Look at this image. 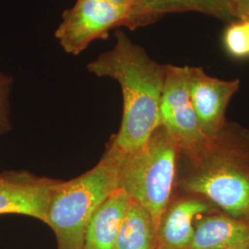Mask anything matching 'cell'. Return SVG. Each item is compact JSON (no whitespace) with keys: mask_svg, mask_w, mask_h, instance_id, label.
Returning a JSON list of instances; mask_svg holds the SVG:
<instances>
[{"mask_svg":"<svg viewBox=\"0 0 249 249\" xmlns=\"http://www.w3.org/2000/svg\"><path fill=\"white\" fill-rule=\"evenodd\" d=\"M240 80H225L209 76L200 67H190L189 96L200 130L209 140L226 124L225 113Z\"/></svg>","mask_w":249,"mask_h":249,"instance_id":"cell-8","label":"cell"},{"mask_svg":"<svg viewBox=\"0 0 249 249\" xmlns=\"http://www.w3.org/2000/svg\"><path fill=\"white\" fill-rule=\"evenodd\" d=\"M190 67L166 65L160 104V125L178 145L181 155L193 153L208 142L200 130L189 96Z\"/></svg>","mask_w":249,"mask_h":249,"instance_id":"cell-6","label":"cell"},{"mask_svg":"<svg viewBox=\"0 0 249 249\" xmlns=\"http://www.w3.org/2000/svg\"><path fill=\"white\" fill-rule=\"evenodd\" d=\"M125 157L112 138L93 168L71 180H60L53 188L45 223L53 230L57 249H83L91 216L119 188Z\"/></svg>","mask_w":249,"mask_h":249,"instance_id":"cell-3","label":"cell"},{"mask_svg":"<svg viewBox=\"0 0 249 249\" xmlns=\"http://www.w3.org/2000/svg\"><path fill=\"white\" fill-rule=\"evenodd\" d=\"M249 249V243H248V244H245V245H241V246L235 247V248H231V249Z\"/></svg>","mask_w":249,"mask_h":249,"instance_id":"cell-18","label":"cell"},{"mask_svg":"<svg viewBox=\"0 0 249 249\" xmlns=\"http://www.w3.org/2000/svg\"><path fill=\"white\" fill-rule=\"evenodd\" d=\"M228 6L233 20L249 21V0H228Z\"/></svg>","mask_w":249,"mask_h":249,"instance_id":"cell-16","label":"cell"},{"mask_svg":"<svg viewBox=\"0 0 249 249\" xmlns=\"http://www.w3.org/2000/svg\"><path fill=\"white\" fill-rule=\"evenodd\" d=\"M12 87V77L0 71V136L8 133L12 127L10 105Z\"/></svg>","mask_w":249,"mask_h":249,"instance_id":"cell-15","label":"cell"},{"mask_svg":"<svg viewBox=\"0 0 249 249\" xmlns=\"http://www.w3.org/2000/svg\"><path fill=\"white\" fill-rule=\"evenodd\" d=\"M216 207L200 196L184 194L172 198L156 229V249H187L195 231L197 216Z\"/></svg>","mask_w":249,"mask_h":249,"instance_id":"cell-9","label":"cell"},{"mask_svg":"<svg viewBox=\"0 0 249 249\" xmlns=\"http://www.w3.org/2000/svg\"><path fill=\"white\" fill-rule=\"evenodd\" d=\"M226 52L234 58H249V46L244 23L239 20L230 22L223 35Z\"/></svg>","mask_w":249,"mask_h":249,"instance_id":"cell-14","label":"cell"},{"mask_svg":"<svg viewBox=\"0 0 249 249\" xmlns=\"http://www.w3.org/2000/svg\"><path fill=\"white\" fill-rule=\"evenodd\" d=\"M114 249H156V226L149 212L130 200Z\"/></svg>","mask_w":249,"mask_h":249,"instance_id":"cell-13","label":"cell"},{"mask_svg":"<svg viewBox=\"0 0 249 249\" xmlns=\"http://www.w3.org/2000/svg\"><path fill=\"white\" fill-rule=\"evenodd\" d=\"M59 182L25 170L1 172L0 215H23L45 223L50 197Z\"/></svg>","mask_w":249,"mask_h":249,"instance_id":"cell-7","label":"cell"},{"mask_svg":"<svg viewBox=\"0 0 249 249\" xmlns=\"http://www.w3.org/2000/svg\"><path fill=\"white\" fill-rule=\"evenodd\" d=\"M199 12L223 21H234L228 0H136L128 10L124 27L135 30L151 24L161 17L181 12Z\"/></svg>","mask_w":249,"mask_h":249,"instance_id":"cell-10","label":"cell"},{"mask_svg":"<svg viewBox=\"0 0 249 249\" xmlns=\"http://www.w3.org/2000/svg\"><path fill=\"white\" fill-rule=\"evenodd\" d=\"M249 243V220L209 214L195 223L187 249H229Z\"/></svg>","mask_w":249,"mask_h":249,"instance_id":"cell-11","label":"cell"},{"mask_svg":"<svg viewBox=\"0 0 249 249\" xmlns=\"http://www.w3.org/2000/svg\"><path fill=\"white\" fill-rule=\"evenodd\" d=\"M184 156L178 178L184 194L200 196L225 214L249 220V131L226 123L199 150Z\"/></svg>","mask_w":249,"mask_h":249,"instance_id":"cell-2","label":"cell"},{"mask_svg":"<svg viewBox=\"0 0 249 249\" xmlns=\"http://www.w3.org/2000/svg\"><path fill=\"white\" fill-rule=\"evenodd\" d=\"M128 10L107 0H77L63 12L54 38L66 53L78 55L93 41L124 26Z\"/></svg>","mask_w":249,"mask_h":249,"instance_id":"cell-5","label":"cell"},{"mask_svg":"<svg viewBox=\"0 0 249 249\" xmlns=\"http://www.w3.org/2000/svg\"><path fill=\"white\" fill-rule=\"evenodd\" d=\"M87 71L98 78L116 80L123 95L120 128L112 138L128 154L140 149L160 126V104L166 74L161 65L135 44L121 30L116 42L87 65Z\"/></svg>","mask_w":249,"mask_h":249,"instance_id":"cell-1","label":"cell"},{"mask_svg":"<svg viewBox=\"0 0 249 249\" xmlns=\"http://www.w3.org/2000/svg\"><path fill=\"white\" fill-rule=\"evenodd\" d=\"M131 198L120 188L101 204L87 224L83 249H114Z\"/></svg>","mask_w":249,"mask_h":249,"instance_id":"cell-12","label":"cell"},{"mask_svg":"<svg viewBox=\"0 0 249 249\" xmlns=\"http://www.w3.org/2000/svg\"><path fill=\"white\" fill-rule=\"evenodd\" d=\"M107 1H109V2H111L113 4L118 5V6L126 7L128 9H130L133 6L136 0H107Z\"/></svg>","mask_w":249,"mask_h":249,"instance_id":"cell-17","label":"cell"},{"mask_svg":"<svg viewBox=\"0 0 249 249\" xmlns=\"http://www.w3.org/2000/svg\"><path fill=\"white\" fill-rule=\"evenodd\" d=\"M178 145L159 126L140 149L126 154L119 188L151 214L156 229L178 183Z\"/></svg>","mask_w":249,"mask_h":249,"instance_id":"cell-4","label":"cell"}]
</instances>
